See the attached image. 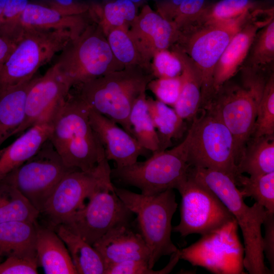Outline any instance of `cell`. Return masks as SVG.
<instances>
[{
  "mask_svg": "<svg viewBox=\"0 0 274 274\" xmlns=\"http://www.w3.org/2000/svg\"><path fill=\"white\" fill-rule=\"evenodd\" d=\"M40 215L15 187L0 180V223L12 221L35 222Z\"/></svg>",
  "mask_w": 274,
  "mask_h": 274,
  "instance_id": "31",
  "label": "cell"
},
{
  "mask_svg": "<svg viewBox=\"0 0 274 274\" xmlns=\"http://www.w3.org/2000/svg\"><path fill=\"white\" fill-rule=\"evenodd\" d=\"M136 6L131 0H111L103 4L90 5L89 14L106 36L115 28L128 31L138 13Z\"/></svg>",
  "mask_w": 274,
  "mask_h": 274,
  "instance_id": "28",
  "label": "cell"
},
{
  "mask_svg": "<svg viewBox=\"0 0 274 274\" xmlns=\"http://www.w3.org/2000/svg\"><path fill=\"white\" fill-rule=\"evenodd\" d=\"M235 219L179 250L180 259L216 274H243L244 248Z\"/></svg>",
  "mask_w": 274,
  "mask_h": 274,
  "instance_id": "12",
  "label": "cell"
},
{
  "mask_svg": "<svg viewBox=\"0 0 274 274\" xmlns=\"http://www.w3.org/2000/svg\"><path fill=\"white\" fill-rule=\"evenodd\" d=\"M15 44L16 42L0 35V72Z\"/></svg>",
  "mask_w": 274,
  "mask_h": 274,
  "instance_id": "45",
  "label": "cell"
},
{
  "mask_svg": "<svg viewBox=\"0 0 274 274\" xmlns=\"http://www.w3.org/2000/svg\"><path fill=\"white\" fill-rule=\"evenodd\" d=\"M262 225L264 227V236L262 239L263 254L267 258L272 273L274 272V212L266 210Z\"/></svg>",
  "mask_w": 274,
  "mask_h": 274,
  "instance_id": "44",
  "label": "cell"
},
{
  "mask_svg": "<svg viewBox=\"0 0 274 274\" xmlns=\"http://www.w3.org/2000/svg\"><path fill=\"white\" fill-rule=\"evenodd\" d=\"M69 170L48 139L34 155L1 180L15 187L40 214Z\"/></svg>",
  "mask_w": 274,
  "mask_h": 274,
  "instance_id": "13",
  "label": "cell"
},
{
  "mask_svg": "<svg viewBox=\"0 0 274 274\" xmlns=\"http://www.w3.org/2000/svg\"><path fill=\"white\" fill-rule=\"evenodd\" d=\"M36 250L46 274H77L64 242L53 228L36 223Z\"/></svg>",
  "mask_w": 274,
  "mask_h": 274,
  "instance_id": "23",
  "label": "cell"
},
{
  "mask_svg": "<svg viewBox=\"0 0 274 274\" xmlns=\"http://www.w3.org/2000/svg\"><path fill=\"white\" fill-rule=\"evenodd\" d=\"M274 134V75L270 74L266 82L259 102L253 138Z\"/></svg>",
  "mask_w": 274,
  "mask_h": 274,
  "instance_id": "37",
  "label": "cell"
},
{
  "mask_svg": "<svg viewBox=\"0 0 274 274\" xmlns=\"http://www.w3.org/2000/svg\"><path fill=\"white\" fill-rule=\"evenodd\" d=\"M69 252L77 274H104V261L93 246L63 224L54 226Z\"/></svg>",
  "mask_w": 274,
  "mask_h": 274,
  "instance_id": "25",
  "label": "cell"
},
{
  "mask_svg": "<svg viewBox=\"0 0 274 274\" xmlns=\"http://www.w3.org/2000/svg\"><path fill=\"white\" fill-rule=\"evenodd\" d=\"M50 3L63 7H74L81 4L83 2L80 0H49Z\"/></svg>",
  "mask_w": 274,
  "mask_h": 274,
  "instance_id": "46",
  "label": "cell"
},
{
  "mask_svg": "<svg viewBox=\"0 0 274 274\" xmlns=\"http://www.w3.org/2000/svg\"><path fill=\"white\" fill-rule=\"evenodd\" d=\"M128 33L143 60L151 67V62L158 52L169 49L176 32L172 24L148 5H144Z\"/></svg>",
  "mask_w": 274,
  "mask_h": 274,
  "instance_id": "19",
  "label": "cell"
},
{
  "mask_svg": "<svg viewBox=\"0 0 274 274\" xmlns=\"http://www.w3.org/2000/svg\"><path fill=\"white\" fill-rule=\"evenodd\" d=\"M183 63L181 75L182 84L179 97L173 107L183 120H192L201 107V83L198 74L188 57L180 51L171 48Z\"/></svg>",
  "mask_w": 274,
  "mask_h": 274,
  "instance_id": "27",
  "label": "cell"
},
{
  "mask_svg": "<svg viewBox=\"0 0 274 274\" xmlns=\"http://www.w3.org/2000/svg\"><path fill=\"white\" fill-rule=\"evenodd\" d=\"M207 0H183L176 9L172 24L176 34L191 25L206 6Z\"/></svg>",
  "mask_w": 274,
  "mask_h": 274,
  "instance_id": "42",
  "label": "cell"
},
{
  "mask_svg": "<svg viewBox=\"0 0 274 274\" xmlns=\"http://www.w3.org/2000/svg\"><path fill=\"white\" fill-rule=\"evenodd\" d=\"M72 86L54 64L41 77H35L28 89L24 121L14 135L21 134L62 101Z\"/></svg>",
  "mask_w": 274,
  "mask_h": 274,
  "instance_id": "18",
  "label": "cell"
},
{
  "mask_svg": "<svg viewBox=\"0 0 274 274\" xmlns=\"http://www.w3.org/2000/svg\"><path fill=\"white\" fill-rule=\"evenodd\" d=\"M273 19V8H256L249 19L233 36L215 68L213 77L215 94L242 67L257 32Z\"/></svg>",
  "mask_w": 274,
  "mask_h": 274,
  "instance_id": "17",
  "label": "cell"
},
{
  "mask_svg": "<svg viewBox=\"0 0 274 274\" xmlns=\"http://www.w3.org/2000/svg\"><path fill=\"white\" fill-rule=\"evenodd\" d=\"M273 61L274 19L258 30L244 64L245 67L265 72Z\"/></svg>",
  "mask_w": 274,
  "mask_h": 274,
  "instance_id": "34",
  "label": "cell"
},
{
  "mask_svg": "<svg viewBox=\"0 0 274 274\" xmlns=\"http://www.w3.org/2000/svg\"><path fill=\"white\" fill-rule=\"evenodd\" d=\"M89 6L85 3L67 7L50 2L46 5L29 2L19 20L16 40L27 29L64 30L75 37L91 20Z\"/></svg>",
  "mask_w": 274,
  "mask_h": 274,
  "instance_id": "16",
  "label": "cell"
},
{
  "mask_svg": "<svg viewBox=\"0 0 274 274\" xmlns=\"http://www.w3.org/2000/svg\"><path fill=\"white\" fill-rule=\"evenodd\" d=\"M109 161H101L92 172L77 169L67 172L59 182L40 213L45 215L49 227L66 224L85 205L96 187L111 179Z\"/></svg>",
  "mask_w": 274,
  "mask_h": 274,
  "instance_id": "15",
  "label": "cell"
},
{
  "mask_svg": "<svg viewBox=\"0 0 274 274\" xmlns=\"http://www.w3.org/2000/svg\"><path fill=\"white\" fill-rule=\"evenodd\" d=\"M90 125L101 143L107 159L114 161L116 167L130 165L138 161L147 150L117 123L103 115L89 109Z\"/></svg>",
  "mask_w": 274,
  "mask_h": 274,
  "instance_id": "20",
  "label": "cell"
},
{
  "mask_svg": "<svg viewBox=\"0 0 274 274\" xmlns=\"http://www.w3.org/2000/svg\"><path fill=\"white\" fill-rule=\"evenodd\" d=\"M181 75L174 78H154L148 84L157 100L167 106L174 107L181 90Z\"/></svg>",
  "mask_w": 274,
  "mask_h": 274,
  "instance_id": "41",
  "label": "cell"
},
{
  "mask_svg": "<svg viewBox=\"0 0 274 274\" xmlns=\"http://www.w3.org/2000/svg\"><path fill=\"white\" fill-rule=\"evenodd\" d=\"M183 68L179 56L169 49L157 52L151 62V71L154 78L178 77Z\"/></svg>",
  "mask_w": 274,
  "mask_h": 274,
  "instance_id": "38",
  "label": "cell"
},
{
  "mask_svg": "<svg viewBox=\"0 0 274 274\" xmlns=\"http://www.w3.org/2000/svg\"><path fill=\"white\" fill-rule=\"evenodd\" d=\"M148 110L159 140V151L166 150L172 144V140L179 134L184 120L174 109L161 102L147 97Z\"/></svg>",
  "mask_w": 274,
  "mask_h": 274,
  "instance_id": "32",
  "label": "cell"
},
{
  "mask_svg": "<svg viewBox=\"0 0 274 274\" xmlns=\"http://www.w3.org/2000/svg\"><path fill=\"white\" fill-rule=\"evenodd\" d=\"M237 186L241 187L244 198L251 197L266 210L274 212V172L249 177L242 174Z\"/></svg>",
  "mask_w": 274,
  "mask_h": 274,
  "instance_id": "35",
  "label": "cell"
},
{
  "mask_svg": "<svg viewBox=\"0 0 274 274\" xmlns=\"http://www.w3.org/2000/svg\"><path fill=\"white\" fill-rule=\"evenodd\" d=\"M54 64L72 87L124 68L115 59L102 30L92 19L69 41Z\"/></svg>",
  "mask_w": 274,
  "mask_h": 274,
  "instance_id": "8",
  "label": "cell"
},
{
  "mask_svg": "<svg viewBox=\"0 0 274 274\" xmlns=\"http://www.w3.org/2000/svg\"><path fill=\"white\" fill-rule=\"evenodd\" d=\"M154 78L141 66L126 67L74 85L70 92L91 109L114 121L133 136L129 117L133 104Z\"/></svg>",
  "mask_w": 274,
  "mask_h": 274,
  "instance_id": "2",
  "label": "cell"
},
{
  "mask_svg": "<svg viewBox=\"0 0 274 274\" xmlns=\"http://www.w3.org/2000/svg\"><path fill=\"white\" fill-rule=\"evenodd\" d=\"M29 0H6L0 16V35L16 42L19 20Z\"/></svg>",
  "mask_w": 274,
  "mask_h": 274,
  "instance_id": "39",
  "label": "cell"
},
{
  "mask_svg": "<svg viewBox=\"0 0 274 274\" xmlns=\"http://www.w3.org/2000/svg\"><path fill=\"white\" fill-rule=\"evenodd\" d=\"M37 222L12 221L0 223V258H37Z\"/></svg>",
  "mask_w": 274,
  "mask_h": 274,
  "instance_id": "24",
  "label": "cell"
},
{
  "mask_svg": "<svg viewBox=\"0 0 274 274\" xmlns=\"http://www.w3.org/2000/svg\"><path fill=\"white\" fill-rule=\"evenodd\" d=\"M73 37L64 30H23L0 72V94L33 78Z\"/></svg>",
  "mask_w": 274,
  "mask_h": 274,
  "instance_id": "9",
  "label": "cell"
},
{
  "mask_svg": "<svg viewBox=\"0 0 274 274\" xmlns=\"http://www.w3.org/2000/svg\"><path fill=\"white\" fill-rule=\"evenodd\" d=\"M193 119L188 162L190 167L214 169L229 176L236 185L241 175L236 164L234 139L219 116L209 108L200 109Z\"/></svg>",
  "mask_w": 274,
  "mask_h": 274,
  "instance_id": "7",
  "label": "cell"
},
{
  "mask_svg": "<svg viewBox=\"0 0 274 274\" xmlns=\"http://www.w3.org/2000/svg\"><path fill=\"white\" fill-rule=\"evenodd\" d=\"M132 214L116 193L111 179L107 180L96 187L84 207L64 225L92 246L113 227L129 222Z\"/></svg>",
  "mask_w": 274,
  "mask_h": 274,
  "instance_id": "14",
  "label": "cell"
},
{
  "mask_svg": "<svg viewBox=\"0 0 274 274\" xmlns=\"http://www.w3.org/2000/svg\"><path fill=\"white\" fill-rule=\"evenodd\" d=\"M116 193L126 207L136 215L140 233L150 252L149 267L164 256H170L179 249L172 241V220L178 203L173 189L146 195L114 186Z\"/></svg>",
  "mask_w": 274,
  "mask_h": 274,
  "instance_id": "6",
  "label": "cell"
},
{
  "mask_svg": "<svg viewBox=\"0 0 274 274\" xmlns=\"http://www.w3.org/2000/svg\"><path fill=\"white\" fill-rule=\"evenodd\" d=\"M147 98L144 92L135 99L129 120L133 136L143 148L154 153L159 151V140L149 112Z\"/></svg>",
  "mask_w": 274,
  "mask_h": 274,
  "instance_id": "30",
  "label": "cell"
},
{
  "mask_svg": "<svg viewBox=\"0 0 274 274\" xmlns=\"http://www.w3.org/2000/svg\"><path fill=\"white\" fill-rule=\"evenodd\" d=\"M89 108L70 91L56 108L49 138L70 169L92 172L107 159L89 121Z\"/></svg>",
  "mask_w": 274,
  "mask_h": 274,
  "instance_id": "1",
  "label": "cell"
},
{
  "mask_svg": "<svg viewBox=\"0 0 274 274\" xmlns=\"http://www.w3.org/2000/svg\"><path fill=\"white\" fill-rule=\"evenodd\" d=\"M33 78L0 94V148L24 120L26 96Z\"/></svg>",
  "mask_w": 274,
  "mask_h": 274,
  "instance_id": "26",
  "label": "cell"
},
{
  "mask_svg": "<svg viewBox=\"0 0 274 274\" xmlns=\"http://www.w3.org/2000/svg\"><path fill=\"white\" fill-rule=\"evenodd\" d=\"M255 9L230 20L177 33L169 49H175L185 54L195 67L201 83L200 109L207 106L214 95V73L219 59L232 38Z\"/></svg>",
  "mask_w": 274,
  "mask_h": 274,
  "instance_id": "5",
  "label": "cell"
},
{
  "mask_svg": "<svg viewBox=\"0 0 274 274\" xmlns=\"http://www.w3.org/2000/svg\"><path fill=\"white\" fill-rule=\"evenodd\" d=\"M274 134L248 142L237 166L240 174L256 176L274 172Z\"/></svg>",
  "mask_w": 274,
  "mask_h": 274,
  "instance_id": "29",
  "label": "cell"
},
{
  "mask_svg": "<svg viewBox=\"0 0 274 274\" xmlns=\"http://www.w3.org/2000/svg\"><path fill=\"white\" fill-rule=\"evenodd\" d=\"M190 134L169 150L153 153L144 161L111 169V178L138 188L141 193L151 195L176 189L186 176L189 165L188 150Z\"/></svg>",
  "mask_w": 274,
  "mask_h": 274,
  "instance_id": "10",
  "label": "cell"
},
{
  "mask_svg": "<svg viewBox=\"0 0 274 274\" xmlns=\"http://www.w3.org/2000/svg\"><path fill=\"white\" fill-rule=\"evenodd\" d=\"M179 261L172 256L167 265L161 270H154L149 267L148 262L142 260L124 261L107 267L104 274H163L169 273Z\"/></svg>",
  "mask_w": 274,
  "mask_h": 274,
  "instance_id": "40",
  "label": "cell"
},
{
  "mask_svg": "<svg viewBox=\"0 0 274 274\" xmlns=\"http://www.w3.org/2000/svg\"><path fill=\"white\" fill-rule=\"evenodd\" d=\"M106 266L124 261L142 260L148 262L149 249L140 232L133 230L129 222L119 224L97 240L92 245Z\"/></svg>",
  "mask_w": 274,
  "mask_h": 274,
  "instance_id": "21",
  "label": "cell"
},
{
  "mask_svg": "<svg viewBox=\"0 0 274 274\" xmlns=\"http://www.w3.org/2000/svg\"><path fill=\"white\" fill-rule=\"evenodd\" d=\"M106 37L115 59L123 67L141 66L151 72L150 66L142 58L127 30L115 28Z\"/></svg>",
  "mask_w": 274,
  "mask_h": 274,
  "instance_id": "36",
  "label": "cell"
},
{
  "mask_svg": "<svg viewBox=\"0 0 274 274\" xmlns=\"http://www.w3.org/2000/svg\"><path fill=\"white\" fill-rule=\"evenodd\" d=\"M1 258H0V263L1 262Z\"/></svg>",
  "mask_w": 274,
  "mask_h": 274,
  "instance_id": "49",
  "label": "cell"
},
{
  "mask_svg": "<svg viewBox=\"0 0 274 274\" xmlns=\"http://www.w3.org/2000/svg\"><path fill=\"white\" fill-rule=\"evenodd\" d=\"M131 1L133 2L135 4L137 5L138 4L143 2L145 0H131Z\"/></svg>",
  "mask_w": 274,
  "mask_h": 274,
  "instance_id": "48",
  "label": "cell"
},
{
  "mask_svg": "<svg viewBox=\"0 0 274 274\" xmlns=\"http://www.w3.org/2000/svg\"><path fill=\"white\" fill-rule=\"evenodd\" d=\"M255 9L254 0H220L206 6L196 20L181 31L230 20Z\"/></svg>",
  "mask_w": 274,
  "mask_h": 274,
  "instance_id": "33",
  "label": "cell"
},
{
  "mask_svg": "<svg viewBox=\"0 0 274 274\" xmlns=\"http://www.w3.org/2000/svg\"><path fill=\"white\" fill-rule=\"evenodd\" d=\"M189 173L211 189L234 217L244 239L245 269L250 274L272 273L265 265L261 226L266 210L255 202L246 204L239 188L227 175L220 171L189 167Z\"/></svg>",
  "mask_w": 274,
  "mask_h": 274,
  "instance_id": "3",
  "label": "cell"
},
{
  "mask_svg": "<svg viewBox=\"0 0 274 274\" xmlns=\"http://www.w3.org/2000/svg\"><path fill=\"white\" fill-rule=\"evenodd\" d=\"M56 106L13 143L0 148V180L34 155L49 139Z\"/></svg>",
  "mask_w": 274,
  "mask_h": 274,
  "instance_id": "22",
  "label": "cell"
},
{
  "mask_svg": "<svg viewBox=\"0 0 274 274\" xmlns=\"http://www.w3.org/2000/svg\"><path fill=\"white\" fill-rule=\"evenodd\" d=\"M242 68V84L228 81L203 108L213 110L232 133L236 166L253 133L258 106L268 78H265L263 71Z\"/></svg>",
  "mask_w": 274,
  "mask_h": 274,
  "instance_id": "4",
  "label": "cell"
},
{
  "mask_svg": "<svg viewBox=\"0 0 274 274\" xmlns=\"http://www.w3.org/2000/svg\"><path fill=\"white\" fill-rule=\"evenodd\" d=\"M176 189L181 196L180 221L172 231L182 236L202 235L235 219L218 196L188 171Z\"/></svg>",
  "mask_w": 274,
  "mask_h": 274,
  "instance_id": "11",
  "label": "cell"
},
{
  "mask_svg": "<svg viewBox=\"0 0 274 274\" xmlns=\"http://www.w3.org/2000/svg\"><path fill=\"white\" fill-rule=\"evenodd\" d=\"M38 258L10 256L0 263V274H36Z\"/></svg>",
  "mask_w": 274,
  "mask_h": 274,
  "instance_id": "43",
  "label": "cell"
},
{
  "mask_svg": "<svg viewBox=\"0 0 274 274\" xmlns=\"http://www.w3.org/2000/svg\"><path fill=\"white\" fill-rule=\"evenodd\" d=\"M6 0H0V16H1L5 5Z\"/></svg>",
  "mask_w": 274,
  "mask_h": 274,
  "instance_id": "47",
  "label": "cell"
}]
</instances>
